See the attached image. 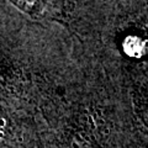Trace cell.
Returning <instances> with one entry per match:
<instances>
[{"instance_id": "6da1fadb", "label": "cell", "mask_w": 148, "mask_h": 148, "mask_svg": "<svg viewBox=\"0 0 148 148\" xmlns=\"http://www.w3.org/2000/svg\"><path fill=\"white\" fill-rule=\"evenodd\" d=\"M21 11L34 17H51L62 12L61 0H10Z\"/></svg>"}]
</instances>
